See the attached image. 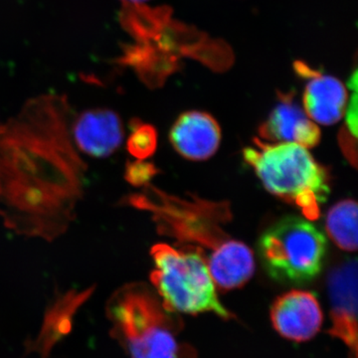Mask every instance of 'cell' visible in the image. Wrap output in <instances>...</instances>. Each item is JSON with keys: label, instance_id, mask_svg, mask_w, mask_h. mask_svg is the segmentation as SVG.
<instances>
[{"label": "cell", "instance_id": "cell-17", "mask_svg": "<svg viewBox=\"0 0 358 358\" xmlns=\"http://www.w3.org/2000/svg\"><path fill=\"white\" fill-rule=\"evenodd\" d=\"M338 143L341 150L346 159L350 160L353 166H357V136L350 133V129L343 127L338 134Z\"/></svg>", "mask_w": 358, "mask_h": 358}, {"label": "cell", "instance_id": "cell-6", "mask_svg": "<svg viewBox=\"0 0 358 358\" xmlns=\"http://www.w3.org/2000/svg\"><path fill=\"white\" fill-rule=\"evenodd\" d=\"M259 253L264 268L275 281L306 284L322 271L327 240L308 219L287 216L263 233Z\"/></svg>", "mask_w": 358, "mask_h": 358}, {"label": "cell", "instance_id": "cell-18", "mask_svg": "<svg viewBox=\"0 0 358 358\" xmlns=\"http://www.w3.org/2000/svg\"><path fill=\"white\" fill-rule=\"evenodd\" d=\"M346 124L345 127L350 129L353 136H357V91L353 93L350 99V105L346 107Z\"/></svg>", "mask_w": 358, "mask_h": 358}, {"label": "cell", "instance_id": "cell-7", "mask_svg": "<svg viewBox=\"0 0 358 358\" xmlns=\"http://www.w3.org/2000/svg\"><path fill=\"white\" fill-rule=\"evenodd\" d=\"M327 292L331 303V338L348 350V358H357V261L345 259L329 271Z\"/></svg>", "mask_w": 358, "mask_h": 358}, {"label": "cell", "instance_id": "cell-2", "mask_svg": "<svg viewBox=\"0 0 358 358\" xmlns=\"http://www.w3.org/2000/svg\"><path fill=\"white\" fill-rule=\"evenodd\" d=\"M128 203L150 212L160 234L199 250L221 291L241 288L253 277V252L220 227L221 222L230 220L228 205L199 199H181L152 186L129 196Z\"/></svg>", "mask_w": 358, "mask_h": 358}, {"label": "cell", "instance_id": "cell-20", "mask_svg": "<svg viewBox=\"0 0 358 358\" xmlns=\"http://www.w3.org/2000/svg\"><path fill=\"white\" fill-rule=\"evenodd\" d=\"M1 129H2V127L0 126V131H1Z\"/></svg>", "mask_w": 358, "mask_h": 358}, {"label": "cell", "instance_id": "cell-15", "mask_svg": "<svg viewBox=\"0 0 358 358\" xmlns=\"http://www.w3.org/2000/svg\"><path fill=\"white\" fill-rule=\"evenodd\" d=\"M157 145V134L154 127L134 121L128 140L129 154L138 160L147 159L155 154Z\"/></svg>", "mask_w": 358, "mask_h": 358}, {"label": "cell", "instance_id": "cell-10", "mask_svg": "<svg viewBox=\"0 0 358 358\" xmlns=\"http://www.w3.org/2000/svg\"><path fill=\"white\" fill-rule=\"evenodd\" d=\"M171 145L186 159H208L217 152L221 129L212 115L199 110L186 112L174 122L169 134Z\"/></svg>", "mask_w": 358, "mask_h": 358}, {"label": "cell", "instance_id": "cell-16", "mask_svg": "<svg viewBox=\"0 0 358 358\" xmlns=\"http://www.w3.org/2000/svg\"><path fill=\"white\" fill-rule=\"evenodd\" d=\"M159 173L157 167L150 162L138 160L129 162L126 167V179L134 186L147 185L155 176Z\"/></svg>", "mask_w": 358, "mask_h": 358}, {"label": "cell", "instance_id": "cell-14", "mask_svg": "<svg viewBox=\"0 0 358 358\" xmlns=\"http://www.w3.org/2000/svg\"><path fill=\"white\" fill-rule=\"evenodd\" d=\"M327 235L346 252L357 249V203L352 199L339 201L327 212Z\"/></svg>", "mask_w": 358, "mask_h": 358}, {"label": "cell", "instance_id": "cell-12", "mask_svg": "<svg viewBox=\"0 0 358 358\" xmlns=\"http://www.w3.org/2000/svg\"><path fill=\"white\" fill-rule=\"evenodd\" d=\"M299 72L307 74L310 81L303 93V110L312 121L331 126L341 121L348 107V91L338 79L324 76L305 65H299Z\"/></svg>", "mask_w": 358, "mask_h": 358}, {"label": "cell", "instance_id": "cell-3", "mask_svg": "<svg viewBox=\"0 0 358 358\" xmlns=\"http://www.w3.org/2000/svg\"><path fill=\"white\" fill-rule=\"evenodd\" d=\"M107 313L113 334L131 358H196L192 345L179 341L181 320L147 285L133 282L115 291Z\"/></svg>", "mask_w": 358, "mask_h": 358}, {"label": "cell", "instance_id": "cell-13", "mask_svg": "<svg viewBox=\"0 0 358 358\" xmlns=\"http://www.w3.org/2000/svg\"><path fill=\"white\" fill-rule=\"evenodd\" d=\"M93 288L77 293L70 292L64 294L47 313L46 320L38 341L31 345L32 350H40L44 355L48 353L49 350L59 338L64 334L69 333L72 326L73 315L76 313L78 308L87 301L91 296ZM39 350V352H40Z\"/></svg>", "mask_w": 358, "mask_h": 358}, {"label": "cell", "instance_id": "cell-4", "mask_svg": "<svg viewBox=\"0 0 358 358\" xmlns=\"http://www.w3.org/2000/svg\"><path fill=\"white\" fill-rule=\"evenodd\" d=\"M245 162L271 194L294 205L308 220H317L331 192L329 174L303 145L267 143L254 138L244 148Z\"/></svg>", "mask_w": 358, "mask_h": 358}, {"label": "cell", "instance_id": "cell-11", "mask_svg": "<svg viewBox=\"0 0 358 358\" xmlns=\"http://www.w3.org/2000/svg\"><path fill=\"white\" fill-rule=\"evenodd\" d=\"M73 134L82 152L94 157H107L122 145L124 129L119 115L107 109L90 110L77 117Z\"/></svg>", "mask_w": 358, "mask_h": 358}, {"label": "cell", "instance_id": "cell-5", "mask_svg": "<svg viewBox=\"0 0 358 358\" xmlns=\"http://www.w3.org/2000/svg\"><path fill=\"white\" fill-rule=\"evenodd\" d=\"M150 253L155 265L150 281L169 312L211 313L223 320L234 317L219 300L215 282L199 250L186 246L174 249L160 243Z\"/></svg>", "mask_w": 358, "mask_h": 358}, {"label": "cell", "instance_id": "cell-9", "mask_svg": "<svg viewBox=\"0 0 358 358\" xmlns=\"http://www.w3.org/2000/svg\"><path fill=\"white\" fill-rule=\"evenodd\" d=\"M259 134L273 143H291L310 148L319 145L322 133L305 110L294 101L293 93L279 94V103L261 124Z\"/></svg>", "mask_w": 358, "mask_h": 358}, {"label": "cell", "instance_id": "cell-19", "mask_svg": "<svg viewBox=\"0 0 358 358\" xmlns=\"http://www.w3.org/2000/svg\"><path fill=\"white\" fill-rule=\"evenodd\" d=\"M124 3L129 4H143V2L148 1V0H122Z\"/></svg>", "mask_w": 358, "mask_h": 358}, {"label": "cell", "instance_id": "cell-8", "mask_svg": "<svg viewBox=\"0 0 358 358\" xmlns=\"http://www.w3.org/2000/svg\"><path fill=\"white\" fill-rule=\"evenodd\" d=\"M271 322L280 336L294 343L315 338L324 322L322 308L312 292L292 289L275 299Z\"/></svg>", "mask_w": 358, "mask_h": 358}, {"label": "cell", "instance_id": "cell-1", "mask_svg": "<svg viewBox=\"0 0 358 358\" xmlns=\"http://www.w3.org/2000/svg\"><path fill=\"white\" fill-rule=\"evenodd\" d=\"M64 96L32 99L0 131V213L7 227L52 240L74 217L86 166L71 145Z\"/></svg>", "mask_w": 358, "mask_h": 358}]
</instances>
